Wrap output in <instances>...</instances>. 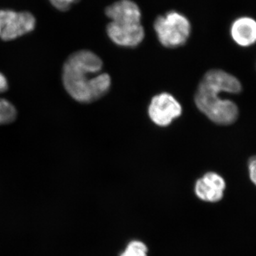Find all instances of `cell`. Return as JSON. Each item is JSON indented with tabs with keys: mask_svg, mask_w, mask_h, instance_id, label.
Instances as JSON below:
<instances>
[{
	"mask_svg": "<svg viewBox=\"0 0 256 256\" xmlns=\"http://www.w3.org/2000/svg\"><path fill=\"white\" fill-rule=\"evenodd\" d=\"M102 60L94 52L80 50L69 56L64 63L62 80L66 90L82 104L95 102L108 92L111 78L100 73Z\"/></svg>",
	"mask_w": 256,
	"mask_h": 256,
	"instance_id": "cell-1",
	"label": "cell"
},
{
	"mask_svg": "<svg viewBox=\"0 0 256 256\" xmlns=\"http://www.w3.org/2000/svg\"><path fill=\"white\" fill-rule=\"evenodd\" d=\"M238 78L220 69H212L204 76L194 96L197 108L215 124L228 126L238 117V106L233 101L220 98L222 92H242Z\"/></svg>",
	"mask_w": 256,
	"mask_h": 256,
	"instance_id": "cell-2",
	"label": "cell"
},
{
	"mask_svg": "<svg viewBox=\"0 0 256 256\" xmlns=\"http://www.w3.org/2000/svg\"><path fill=\"white\" fill-rule=\"evenodd\" d=\"M154 28L160 43L168 48L184 45L192 30L188 18L175 11L158 16L154 21Z\"/></svg>",
	"mask_w": 256,
	"mask_h": 256,
	"instance_id": "cell-3",
	"label": "cell"
},
{
	"mask_svg": "<svg viewBox=\"0 0 256 256\" xmlns=\"http://www.w3.org/2000/svg\"><path fill=\"white\" fill-rule=\"evenodd\" d=\"M36 25L34 15L28 12L0 10V37L3 41H12L33 31Z\"/></svg>",
	"mask_w": 256,
	"mask_h": 256,
	"instance_id": "cell-4",
	"label": "cell"
},
{
	"mask_svg": "<svg viewBox=\"0 0 256 256\" xmlns=\"http://www.w3.org/2000/svg\"><path fill=\"white\" fill-rule=\"evenodd\" d=\"M182 114V108L171 94L162 92L154 96L148 108V114L154 124L166 127Z\"/></svg>",
	"mask_w": 256,
	"mask_h": 256,
	"instance_id": "cell-5",
	"label": "cell"
},
{
	"mask_svg": "<svg viewBox=\"0 0 256 256\" xmlns=\"http://www.w3.org/2000/svg\"><path fill=\"white\" fill-rule=\"evenodd\" d=\"M108 36L118 46H138L144 40V30L141 23H116L107 26Z\"/></svg>",
	"mask_w": 256,
	"mask_h": 256,
	"instance_id": "cell-6",
	"label": "cell"
},
{
	"mask_svg": "<svg viewBox=\"0 0 256 256\" xmlns=\"http://www.w3.org/2000/svg\"><path fill=\"white\" fill-rule=\"evenodd\" d=\"M226 188L225 180L215 172H208L197 180L195 192L200 200L207 202L220 201Z\"/></svg>",
	"mask_w": 256,
	"mask_h": 256,
	"instance_id": "cell-7",
	"label": "cell"
},
{
	"mask_svg": "<svg viewBox=\"0 0 256 256\" xmlns=\"http://www.w3.org/2000/svg\"><path fill=\"white\" fill-rule=\"evenodd\" d=\"M105 12L112 22L141 23L140 9L132 0H120L108 6Z\"/></svg>",
	"mask_w": 256,
	"mask_h": 256,
	"instance_id": "cell-8",
	"label": "cell"
},
{
	"mask_svg": "<svg viewBox=\"0 0 256 256\" xmlns=\"http://www.w3.org/2000/svg\"><path fill=\"white\" fill-rule=\"evenodd\" d=\"M230 32L237 44L250 46L256 42V22L249 18H238L232 25Z\"/></svg>",
	"mask_w": 256,
	"mask_h": 256,
	"instance_id": "cell-9",
	"label": "cell"
},
{
	"mask_svg": "<svg viewBox=\"0 0 256 256\" xmlns=\"http://www.w3.org/2000/svg\"><path fill=\"white\" fill-rule=\"evenodd\" d=\"M9 86L8 79L0 72V94L6 92ZM16 108L4 98H0V126L11 124L16 119Z\"/></svg>",
	"mask_w": 256,
	"mask_h": 256,
	"instance_id": "cell-10",
	"label": "cell"
},
{
	"mask_svg": "<svg viewBox=\"0 0 256 256\" xmlns=\"http://www.w3.org/2000/svg\"><path fill=\"white\" fill-rule=\"evenodd\" d=\"M120 256H148V248L142 242L133 240Z\"/></svg>",
	"mask_w": 256,
	"mask_h": 256,
	"instance_id": "cell-11",
	"label": "cell"
},
{
	"mask_svg": "<svg viewBox=\"0 0 256 256\" xmlns=\"http://www.w3.org/2000/svg\"><path fill=\"white\" fill-rule=\"evenodd\" d=\"M80 0H50V2L56 9L62 12H66L70 9L72 4L78 2Z\"/></svg>",
	"mask_w": 256,
	"mask_h": 256,
	"instance_id": "cell-12",
	"label": "cell"
},
{
	"mask_svg": "<svg viewBox=\"0 0 256 256\" xmlns=\"http://www.w3.org/2000/svg\"><path fill=\"white\" fill-rule=\"evenodd\" d=\"M248 172L250 180L256 186V156H252L249 160Z\"/></svg>",
	"mask_w": 256,
	"mask_h": 256,
	"instance_id": "cell-13",
	"label": "cell"
}]
</instances>
